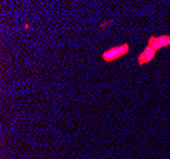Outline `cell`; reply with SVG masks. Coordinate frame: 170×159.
I'll return each mask as SVG.
<instances>
[{
    "mask_svg": "<svg viewBox=\"0 0 170 159\" xmlns=\"http://www.w3.org/2000/svg\"><path fill=\"white\" fill-rule=\"evenodd\" d=\"M130 51V45L128 43H122V45L114 46V47L109 48V50L104 51L102 55V59L105 62H112L116 61V60L123 57L125 55H127V52Z\"/></svg>",
    "mask_w": 170,
    "mask_h": 159,
    "instance_id": "obj_1",
    "label": "cell"
},
{
    "mask_svg": "<svg viewBox=\"0 0 170 159\" xmlns=\"http://www.w3.org/2000/svg\"><path fill=\"white\" fill-rule=\"evenodd\" d=\"M149 46L154 47L156 51L160 48L170 46V34H161V36H151L149 38Z\"/></svg>",
    "mask_w": 170,
    "mask_h": 159,
    "instance_id": "obj_2",
    "label": "cell"
},
{
    "mask_svg": "<svg viewBox=\"0 0 170 159\" xmlns=\"http://www.w3.org/2000/svg\"><path fill=\"white\" fill-rule=\"evenodd\" d=\"M156 52H157V51H156L155 48H154V47H151V46H149V45H147L146 47H145V50H144L141 54L138 55V59H137V64H138L140 66H142V65H146V64H149L150 61H152V60L155 59Z\"/></svg>",
    "mask_w": 170,
    "mask_h": 159,
    "instance_id": "obj_3",
    "label": "cell"
},
{
    "mask_svg": "<svg viewBox=\"0 0 170 159\" xmlns=\"http://www.w3.org/2000/svg\"><path fill=\"white\" fill-rule=\"evenodd\" d=\"M108 23H109V22H103V23L100 24V28H104V27H105V26H107V24H108Z\"/></svg>",
    "mask_w": 170,
    "mask_h": 159,
    "instance_id": "obj_4",
    "label": "cell"
}]
</instances>
